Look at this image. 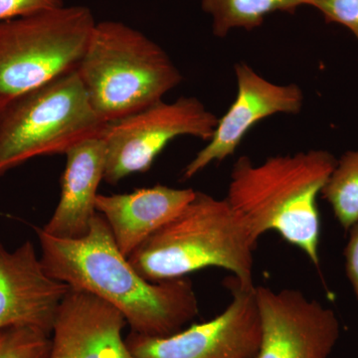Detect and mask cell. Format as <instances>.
<instances>
[{"instance_id":"8","label":"cell","mask_w":358,"mask_h":358,"mask_svg":"<svg viewBox=\"0 0 358 358\" xmlns=\"http://www.w3.org/2000/svg\"><path fill=\"white\" fill-rule=\"evenodd\" d=\"M231 300L213 319L164 338L131 331L126 338L136 358H254L261 341L255 285L235 277L225 282Z\"/></svg>"},{"instance_id":"12","label":"cell","mask_w":358,"mask_h":358,"mask_svg":"<svg viewBox=\"0 0 358 358\" xmlns=\"http://www.w3.org/2000/svg\"><path fill=\"white\" fill-rule=\"evenodd\" d=\"M126 324L107 301L70 288L56 315L48 358H136L122 336Z\"/></svg>"},{"instance_id":"19","label":"cell","mask_w":358,"mask_h":358,"mask_svg":"<svg viewBox=\"0 0 358 358\" xmlns=\"http://www.w3.org/2000/svg\"><path fill=\"white\" fill-rule=\"evenodd\" d=\"M64 0H0V21L64 6Z\"/></svg>"},{"instance_id":"5","label":"cell","mask_w":358,"mask_h":358,"mask_svg":"<svg viewBox=\"0 0 358 358\" xmlns=\"http://www.w3.org/2000/svg\"><path fill=\"white\" fill-rule=\"evenodd\" d=\"M105 124L77 70L26 92L0 109V176L34 157L65 155Z\"/></svg>"},{"instance_id":"18","label":"cell","mask_w":358,"mask_h":358,"mask_svg":"<svg viewBox=\"0 0 358 358\" xmlns=\"http://www.w3.org/2000/svg\"><path fill=\"white\" fill-rule=\"evenodd\" d=\"M310 6L320 11L327 23L345 26L358 42V0H312Z\"/></svg>"},{"instance_id":"3","label":"cell","mask_w":358,"mask_h":358,"mask_svg":"<svg viewBox=\"0 0 358 358\" xmlns=\"http://www.w3.org/2000/svg\"><path fill=\"white\" fill-rule=\"evenodd\" d=\"M256 246L227 199L196 192L176 217L128 259L141 277L152 282L215 267L229 271L243 284L253 285Z\"/></svg>"},{"instance_id":"4","label":"cell","mask_w":358,"mask_h":358,"mask_svg":"<svg viewBox=\"0 0 358 358\" xmlns=\"http://www.w3.org/2000/svg\"><path fill=\"white\" fill-rule=\"evenodd\" d=\"M77 72L105 124L164 100L183 80L159 44L114 20L96 23Z\"/></svg>"},{"instance_id":"13","label":"cell","mask_w":358,"mask_h":358,"mask_svg":"<svg viewBox=\"0 0 358 358\" xmlns=\"http://www.w3.org/2000/svg\"><path fill=\"white\" fill-rule=\"evenodd\" d=\"M65 155L60 199L41 229L52 237L79 239L89 232L96 214L98 188L105 176V143L101 134L91 136L75 143Z\"/></svg>"},{"instance_id":"2","label":"cell","mask_w":358,"mask_h":358,"mask_svg":"<svg viewBox=\"0 0 358 358\" xmlns=\"http://www.w3.org/2000/svg\"><path fill=\"white\" fill-rule=\"evenodd\" d=\"M338 159L324 150L268 157L255 164L241 157L231 171L225 197L252 241L275 232L319 267L320 214L317 199Z\"/></svg>"},{"instance_id":"14","label":"cell","mask_w":358,"mask_h":358,"mask_svg":"<svg viewBox=\"0 0 358 358\" xmlns=\"http://www.w3.org/2000/svg\"><path fill=\"white\" fill-rule=\"evenodd\" d=\"M192 188L157 185L124 194H98L96 210L105 218L122 255L129 258L148 238L182 210Z\"/></svg>"},{"instance_id":"11","label":"cell","mask_w":358,"mask_h":358,"mask_svg":"<svg viewBox=\"0 0 358 358\" xmlns=\"http://www.w3.org/2000/svg\"><path fill=\"white\" fill-rule=\"evenodd\" d=\"M69 289L47 274L31 241L14 251L0 242V331L32 327L51 336Z\"/></svg>"},{"instance_id":"9","label":"cell","mask_w":358,"mask_h":358,"mask_svg":"<svg viewBox=\"0 0 358 358\" xmlns=\"http://www.w3.org/2000/svg\"><path fill=\"white\" fill-rule=\"evenodd\" d=\"M261 341L254 358H331L341 324L336 313L301 291L255 287Z\"/></svg>"},{"instance_id":"15","label":"cell","mask_w":358,"mask_h":358,"mask_svg":"<svg viewBox=\"0 0 358 358\" xmlns=\"http://www.w3.org/2000/svg\"><path fill=\"white\" fill-rule=\"evenodd\" d=\"M202 9L210 15L212 31L220 38L231 30H253L263 24L270 14H294L312 0H200Z\"/></svg>"},{"instance_id":"17","label":"cell","mask_w":358,"mask_h":358,"mask_svg":"<svg viewBox=\"0 0 358 358\" xmlns=\"http://www.w3.org/2000/svg\"><path fill=\"white\" fill-rule=\"evenodd\" d=\"M51 336L32 327L0 331V358H48Z\"/></svg>"},{"instance_id":"20","label":"cell","mask_w":358,"mask_h":358,"mask_svg":"<svg viewBox=\"0 0 358 358\" xmlns=\"http://www.w3.org/2000/svg\"><path fill=\"white\" fill-rule=\"evenodd\" d=\"M348 243L343 252L345 274L358 301V221L348 230Z\"/></svg>"},{"instance_id":"6","label":"cell","mask_w":358,"mask_h":358,"mask_svg":"<svg viewBox=\"0 0 358 358\" xmlns=\"http://www.w3.org/2000/svg\"><path fill=\"white\" fill-rule=\"evenodd\" d=\"M96 23L83 6L0 21V109L77 70Z\"/></svg>"},{"instance_id":"16","label":"cell","mask_w":358,"mask_h":358,"mask_svg":"<svg viewBox=\"0 0 358 358\" xmlns=\"http://www.w3.org/2000/svg\"><path fill=\"white\" fill-rule=\"evenodd\" d=\"M334 217L346 232L358 221V150H348L336 162L322 190Z\"/></svg>"},{"instance_id":"10","label":"cell","mask_w":358,"mask_h":358,"mask_svg":"<svg viewBox=\"0 0 358 358\" xmlns=\"http://www.w3.org/2000/svg\"><path fill=\"white\" fill-rule=\"evenodd\" d=\"M234 72L236 98L218 119L207 145L183 169V179L192 178L213 162H222L234 155L259 122L278 114L296 115L303 109L305 95L298 85L273 83L244 62L236 63Z\"/></svg>"},{"instance_id":"1","label":"cell","mask_w":358,"mask_h":358,"mask_svg":"<svg viewBox=\"0 0 358 358\" xmlns=\"http://www.w3.org/2000/svg\"><path fill=\"white\" fill-rule=\"evenodd\" d=\"M47 274L107 301L122 313L131 331L164 338L178 333L199 313L187 278L152 282L138 274L115 244L107 221L96 212L79 239L52 237L37 228Z\"/></svg>"},{"instance_id":"7","label":"cell","mask_w":358,"mask_h":358,"mask_svg":"<svg viewBox=\"0 0 358 358\" xmlns=\"http://www.w3.org/2000/svg\"><path fill=\"white\" fill-rule=\"evenodd\" d=\"M219 117L194 96L164 100L107 122L101 136L106 148L103 180L117 185L131 174L145 173L166 145L178 136L210 140Z\"/></svg>"}]
</instances>
